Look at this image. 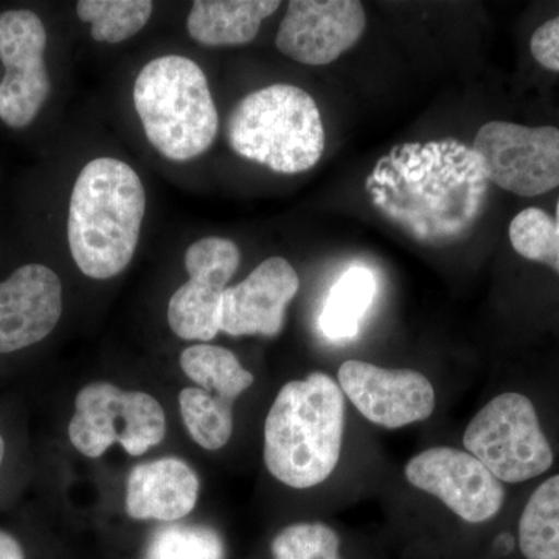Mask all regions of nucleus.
Returning <instances> with one entry per match:
<instances>
[{"mask_svg": "<svg viewBox=\"0 0 559 559\" xmlns=\"http://www.w3.org/2000/svg\"><path fill=\"white\" fill-rule=\"evenodd\" d=\"M463 444L507 484L535 479L554 465V451L535 406L522 393H502L481 407L471 419Z\"/></svg>", "mask_w": 559, "mask_h": 559, "instance_id": "39448f33", "label": "nucleus"}, {"mask_svg": "<svg viewBox=\"0 0 559 559\" xmlns=\"http://www.w3.org/2000/svg\"><path fill=\"white\" fill-rule=\"evenodd\" d=\"M179 403L191 439L209 451L226 447L234 432V403L197 388L183 389Z\"/></svg>", "mask_w": 559, "mask_h": 559, "instance_id": "aec40b11", "label": "nucleus"}, {"mask_svg": "<svg viewBox=\"0 0 559 559\" xmlns=\"http://www.w3.org/2000/svg\"><path fill=\"white\" fill-rule=\"evenodd\" d=\"M3 454H5V441H3L2 436H0V466H2Z\"/></svg>", "mask_w": 559, "mask_h": 559, "instance_id": "bb28decb", "label": "nucleus"}, {"mask_svg": "<svg viewBox=\"0 0 559 559\" xmlns=\"http://www.w3.org/2000/svg\"><path fill=\"white\" fill-rule=\"evenodd\" d=\"M0 559H25L20 540L0 530Z\"/></svg>", "mask_w": 559, "mask_h": 559, "instance_id": "a878e982", "label": "nucleus"}, {"mask_svg": "<svg viewBox=\"0 0 559 559\" xmlns=\"http://www.w3.org/2000/svg\"><path fill=\"white\" fill-rule=\"evenodd\" d=\"M200 496V479L182 460L165 457L131 471L127 511L132 520L178 521L191 513Z\"/></svg>", "mask_w": 559, "mask_h": 559, "instance_id": "2eb2a0df", "label": "nucleus"}, {"mask_svg": "<svg viewBox=\"0 0 559 559\" xmlns=\"http://www.w3.org/2000/svg\"><path fill=\"white\" fill-rule=\"evenodd\" d=\"M337 533L322 522L289 525L272 540L274 559H341Z\"/></svg>", "mask_w": 559, "mask_h": 559, "instance_id": "b1692460", "label": "nucleus"}, {"mask_svg": "<svg viewBox=\"0 0 559 559\" xmlns=\"http://www.w3.org/2000/svg\"><path fill=\"white\" fill-rule=\"evenodd\" d=\"M344 392L329 374L311 373L280 390L264 425V463L275 479L307 489L329 479L341 459Z\"/></svg>", "mask_w": 559, "mask_h": 559, "instance_id": "f03ea898", "label": "nucleus"}, {"mask_svg": "<svg viewBox=\"0 0 559 559\" xmlns=\"http://www.w3.org/2000/svg\"><path fill=\"white\" fill-rule=\"evenodd\" d=\"M165 432L167 419L159 401L109 382H92L80 390L69 425L73 447L91 459L102 457L116 441L138 457L157 447Z\"/></svg>", "mask_w": 559, "mask_h": 559, "instance_id": "423d86ee", "label": "nucleus"}, {"mask_svg": "<svg viewBox=\"0 0 559 559\" xmlns=\"http://www.w3.org/2000/svg\"><path fill=\"white\" fill-rule=\"evenodd\" d=\"M520 549L527 559H559V474L530 496L520 520Z\"/></svg>", "mask_w": 559, "mask_h": 559, "instance_id": "6ab92c4d", "label": "nucleus"}, {"mask_svg": "<svg viewBox=\"0 0 559 559\" xmlns=\"http://www.w3.org/2000/svg\"><path fill=\"white\" fill-rule=\"evenodd\" d=\"M404 473L411 485L436 496L469 524L491 521L506 500L502 481L480 460L455 448L436 447L419 452Z\"/></svg>", "mask_w": 559, "mask_h": 559, "instance_id": "1a4fd4ad", "label": "nucleus"}, {"mask_svg": "<svg viewBox=\"0 0 559 559\" xmlns=\"http://www.w3.org/2000/svg\"><path fill=\"white\" fill-rule=\"evenodd\" d=\"M337 381L353 406L382 428L400 429L425 421L436 411L432 382L417 370L382 369L364 360H347Z\"/></svg>", "mask_w": 559, "mask_h": 559, "instance_id": "9b49d317", "label": "nucleus"}, {"mask_svg": "<svg viewBox=\"0 0 559 559\" xmlns=\"http://www.w3.org/2000/svg\"><path fill=\"white\" fill-rule=\"evenodd\" d=\"M153 13L150 0H80L76 14L92 25L97 43L119 44L148 24Z\"/></svg>", "mask_w": 559, "mask_h": 559, "instance_id": "412c9836", "label": "nucleus"}, {"mask_svg": "<svg viewBox=\"0 0 559 559\" xmlns=\"http://www.w3.org/2000/svg\"><path fill=\"white\" fill-rule=\"evenodd\" d=\"M299 288V275L288 260H264L248 278L224 290L221 331L230 336H277Z\"/></svg>", "mask_w": 559, "mask_h": 559, "instance_id": "ddd939ff", "label": "nucleus"}, {"mask_svg": "<svg viewBox=\"0 0 559 559\" xmlns=\"http://www.w3.org/2000/svg\"><path fill=\"white\" fill-rule=\"evenodd\" d=\"M47 33L31 10L0 14V119L11 128H25L36 119L50 94L44 51Z\"/></svg>", "mask_w": 559, "mask_h": 559, "instance_id": "6e6552de", "label": "nucleus"}, {"mask_svg": "<svg viewBox=\"0 0 559 559\" xmlns=\"http://www.w3.org/2000/svg\"><path fill=\"white\" fill-rule=\"evenodd\" d=\"M145 559H224V544L215 530L170 525L154 533Z\"/></svg>", "mask_w": 559, "mask_h": 559, "instance_id": "5701e85b", "label": "nucleus"}, {"mask_svg": "<svg viewBox=\"0 0 559 559\" xmlns=\"http://www.w3.org/2000/svg\"><path fill=\"white\" fill-rule=\"evenodd\" d=\"M473 154L485 180L518 197L559 187L558 128L489 121L477 132Z\"/></svg>", "mask_w": 559, "mask_h": 559, "instance_id": "0eeeda50", "label": "nucleus"}, {"mask_svg": "<svg viewBox=\"0 0 559 559\" xmlns=\"http://www.w3.org/2000/svg\"><path fill=\"white\" fill-rule=\"evenodd\" d=\"M377 277L366 266H352L334 283L320 312L319 325L330 341H347L358 336L377 296Z\"/></svg>", "mask_w": 559, "mask_h": 559, "instance_id": "f3484780", "label": "nucleus"}, {"mask_svg": "<svg viewBox=\"0 0 559 559\" xmlns=\"http://www.w3.org/2000/svg\"><path fill=\"white\" fill-rule=\"evenodd\" d=\"M230 148L283 175L311 170L325 150L314 98L293 84H272L242 98L227 120Z\"/></svg>", "mask_w": 559, "mask_h": 559, "instance_id": "20e7f679", "label": "nucleus"}, {"mask_svg": "<svg viewBox=\"0 0 559 559\" xmlns=\"http://www.w3.org/2000/svg\"><path fill=\"white\" fill-rule=\"evenodd\" d=\"M277 0H198L187 28L202 46H242L255 38L261 22L278 10Z\"/></svg>", "mask_w": 559, "mask_h": 559, "instance_id": "dca6fc26", "label": "nucleus"}, {"mask_svg": "<svg viewBox=\"0 0 559 559\" xmlns=\"http://www.w3.org/2000/svg\"><path fill=\"white\" fill-rule=\"evenodd\" d=\"M180 367L205 392L235 403L253 384V374L241 366L230 349L198 344L183 349Z\"/></svg>", "mask_w": 559, "mask_h": 559, "instance_id": "a211bd4d", "label": "nucleus"}, {"mask_svg": "<svg viewBox=\"0 0 559 559\" xmlns=\"http://www.w3.org/2000/svg\"><path fill=\"white\" fill-rule=\"evenodd\" d=\"M62 312L61 280L50 267L27 264L0 283V353L49 336Z\"/></svg>", "mask_w": 559, "mask_h": 559, "instance_id": "4468645a", "label": "nucleus"}, {"mask_svg": "<svg viewBox=\"0 0 559 559\" xmlns=\"http://www.w3.org/2000/svg\"><path fill=\"white\" fill-rule=\"evenodd\" d=\"M134 105L151 145L167 159H194L218 134L207 79L189 58L167 55L148 62L135 80Z\"/></svg>", "mask_w": 559, "mask_h": 559, "instance_id": "7ed1b4c3", "label": "nucleus"}, {"mask_svg": "<svg viewBox=\"0 0 559 559\" xmlns=\"http://www.w3.org/2000/svg\"><path fill=\"white\" fill-rule=\"evenodd\" d=\"M240 260V249L227 238H204L187 249L190 280L168 305V323L180 340L209 342L219 333L224 290Z\"/></svg>", "mask_w": 559, "mask_h": 559, "instance_id": "9d476101", "label": "nucleus"}, {"mask_svg": "<svg viewBox=\"0 0 559 559\" xmlns=\"http://www.w3.org/2000/svg\"><path fill=\"white\" fill-rule=\"evenodd\" d=\"M366 25V10L356 0H293L275 46L300 64L325 66L352 49Z\"/></svg>", "mask_w": 559, "mask_h": 559, "instance_id": "f8f14e48", "label": "nucleus"}, {"mask_svg": "<svg viewBox=\"0 0 559 559\" xmlns=\"http://www.w3.org/2000/svg\"><path fill=\"white\" fill-rule=\"evenodd\" d=\"M509 234L521 257L547 264L559 274V200L555 218L543 209H525L511 221Z\"/></svg>", "mask_w": 559, "mask_h": 559, "instance_id": "4be33fe9", "label": "nucleus"}, {"mask_svg": "<svg viewBox=\"0 0 559 559\" xmlns=\"http://www.w3.org/2000/svg\"><path fill=\"white\" fill-rule=\"evenodd\" d=\"M145 210V189L134 168L114 157L90 162L73 186L69 205V248L80 271L106 280L127 270Z\"/></svg>", "mask_w": 559, "mask_h": 559, "instance_id": "f257e3e1", "label": "nucleus"}, {"mask_svg": "<svg viewBox=\"0 0 559 559\" xmlns=\"http://www.w3.org/2000/svg\"><path fill=\"white\" fill-rule=\"evenodd\" d=\"M530 50L544 69L559 72V16L547 21L533 33Z\"/></svg>", "mask_w": 559, "mask_h": 559, "instance_id": "393cba45", "label": "nucleus"}]
</instances>
